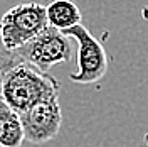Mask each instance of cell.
I'll return each instance as SVG.
<instances>
[{
  "label": "cell",
  "mask_w": 148,
  "mask_h": 147,
  "mask_svg": "<svg viewBox=\"0 0 148 147\" xmlns=\"http://www.w3.org/2000/svg\"><path fill=\"white\" fill-rule=\"evenodd\" d=\"M62 34L77 42V69L69 80L79 85H92L103 80L108 71V56L101 42L81 24L62 31Z\"/></svg>",
  "instance_id": "4"
},
{
  "label": "cell",
  "mask_w": 148,
  "mask_h": 147,
  "mask_svg": "<svg viewBox=\"0 0 148 147\" xmlns=\"http://www.w3.org/2000/svg\"><path fill=\"white\" fill-rule=\"evenodd\" d=\"M18 63H22V61L15 56V53H10V51H5V49L0 51V92H2V85H3V80H5L7 73L14 66H17Z\"/></svg>",
  "instance_id": "8"
},
{
  "label": "cell",
  "mask_w": 148,
  "mask_h": 147,
  "mask_svg": "<svg viewBox=\"0 0 148 147\" xmlns=\"http://www.w3.org/2000/svg\"><path fill=\"white\" fill-rule=\"evenodd\" d=\"M47 24L57 31H66L81 24V10L71 0H54L46 7Z\"/></svg>",
  "instance_id": "6"
},
{
  "label": "cell",
  "mask_w": 148,
  "mask_h": 147,
  "mask_svg": "<svg viewBox=\"0 0 148 147\" xmlns=\"http://www.w3.org/2000/svg\"><path fill=\"white\" fill-rule=\"evenodd\" d=\"M46 7L29 2L18 3L0 19V41L5 51H15L47 27Z\"/></svg>",
  "instance_id": "2"
},
{
  "label": "cell",
  "mask_w": 148,
  "mask_h": 147,
  "mask_svg": "<svg viewBox=\"0 0 148 147\" xmlns=\"http://www.w3.org/2000/svg\"><path fill=\"white\" fill-rule=\"evenodd\" d=\"M24 140L20 115L9 108L0 98V147H20Z\"/></svg>",
  "instance_id": "7"
},
{
  "label": "cell",
  "mask_w": 148,
  "mask_h": 147,
  "mask_svg": "<svg viewBox=\"0 0 148 147\" xmlns=\"http://www.w3.org/2000/svg\"><path fill=\"white\" fill-rule=\"evenodd\" d=\"M59 88L61 85L54 76L22 61L7 73L0 96L9 108L20 115L39 101L59 96Z\"/></svg>",
  "instance_id": "1"
},
{
  "label": "cell",
  "mask_w": 148,
  "mask_h": 147,
  "mask_svg": "<svg viewBox=\"0 0 148 147\" xmlns=\"http://www.w3.org/2000/svg\"><path fill=\"white\" fill-rule=\"evenodd\" d=\"M147 144H148V134H147Z\"/></svg>",
  "instance_id": "9"
},
{
  "label": "cell",
  "mask_w": 148,
  "mask_h": 147,
  "mask_svg": "<svg viewBox=\"0 0 148 147\" xmlns=\"http://www.w3.org/2000/svg\"><path fill=\"white\" fill-rule=\"evenodd\" d=\"M12 53H15L20 61L37 68L39 71L49 73L52 66L67 63L73 58V47L69 37H66L61 31L47 26L40 34Z\"/></svg>",
  "instance_id": "3"
},
{
  "label": "cell",
  "mask_w": 148,
  "mask_h": 147,
  "mask_svg": "<svg viewBox=\"0 0 148 147\" xmlns=\"http://www.w3.org/2000/svg\"><path fill=\"white\" fill-rule=\"evenodd\" d=\"M20 122L25 140L32 144H44L54 139L62 123L59 96H51L39 101L27 112L20 113Z\"/></svg>",
  "instance_id": "5"
}]
</instances>
